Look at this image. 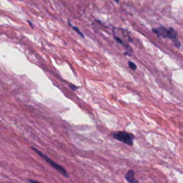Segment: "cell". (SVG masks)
<instances>
[{
	"instance_id": "cell-1",
	"label": "cell",
	"mask_w": 183,
	"mask_h": 183,
	"mask_svg": "<svg viewBox=\"0 0 183 183\" xmlns=\"http://www.w3.org/2000/svg\"><path fill=\"white\" fill-rule=\"evenodd\" d=\"M152 30L153 32L160 37L170 39L177 48H179L181 46V42L178 40L177 33L173 28L169 27V29H167L166 27L162 26L154 28L152 29Z\"/></svg>"
},
{
	"instance_id": "cell-2",
	"label": "cell",
	"mask_w": 183,
	"mask_h": 183,
	"mask_svg": "<svg viewBox=\"0 0 183 183\" xmlns=\"http://www.w3.org/2000/svg\"><path fill=\"white\" fill-rule=\"evenodd\" d=\"M30 148L32 149L33 151H35L39 156H40L41 158H43L44 160L46 161V162L49 164L50 166L53 168L54 169H55L57 172L62 174V175L65 178L70 177L69 173L67 172V170H65L64 168H63L62 166H60L59 164H57L56 162H54V161L52 160L51 158H50L47 155L45 154L44 153L38 150V149L33 147H30Z\"/></svg>"
},
{
	"instance_id": "cell-3",
	"label": "cell",
	"mask_w": 183,
	"mask_h": 183,
	"mask_svg": "<svg viewBox=\"0 0 183 183\" xmlns=\"http://www.w3.org/2000/svg\"><path fill=\"white\" fill-rule=\"evenodd\" d=\"M115 139L120 141L129 146L134 145L135 136L132 134L126 131H114L111 133Z\"/></svg>"
},
{
	"instance_id": "cell-4",
	"label": "cell",
	"mask_w": 183,
	"mask_h": 183,
	"mask_svg": "<svg viewBox=\"0 0 183 183\" xmlns=\"http://www.w3.org/2000/svg\"><path fill=\"white\" fill-rule=\"evenodd\" d=\"M125 179L129 183H139L135 177V172L134 170H129L125 175Z\"/></svg>"
},
{
	"instance_id": "cell-5",
	"label": "cell",
	"mask_w": 183,
	"mask_h": 183,
	"mask_svg": "<svg viewBox=\"0 0 183 183\" xmlns=\"http://www.w3.org/2000/svg\"><path fill=\"white\" fill-rule=\"evenodd\" d=\"M68 23H69V25H70V26L72 27V28L73 29V30H75L78 35H80V36H82V37L84 38V35H83L82 32L80 31V30L79 29V28H78L77 27L75 26H73V25H72L70 21H68Z\"/></svg>"
},
{
	"instance_id": "cell-6",
	"label": "cell",
	"mask_w": 183,
	"mask_h": 183,
	"mask_svg": "<svg viewBox=\"0 0 183 183\" xmlns=\"http://www.w3.org/2000/svg\"><path fill=\"white\" fill-rule=\"evenodd\" d=\"M128 64H129V68H130V69H131L132 70H136V69H137V66H136V65H135L134 63H133L132 62L129 61V62H128Z\"/></svg>"
},
{
	"instance_id": "cell-7",
	"label": "cell",
	"mask_w": 183,
	"mask_h": 183,
	"mask_svg": "<svg viewBox=\"0 0 183 183\" xmlns=\"http://www.w3.org/2000/svg\"><path fill=\"white\" fill-rule=\"evenodd\" d=\"M69 87H70L71 89L73 90V91H76L77 90H78L79 88L78 87H77V86L74 85V84H70V85H69Z\"/></svg>"
},
{
	"instance_id": "cell-8",
	"label": "cell",
	"mask_w": 183,
	"mask_h": 183,
	"mask_svg": "<svg viewBox=\"0 0 183 183\" xmlns=\"http://www.w3.org/2000/svg\"><path fill=\"white\" fill-rule=\"evenodd\" d=\"M27 181H29L30 183H41L40 181H36L33 180V179H27Z\"/></svg>"
},
{
	"instance_id": "cell-9",
	"label": "cell",
	"mask_w": 183,
	"mask_h": 183,
	"mask_svg": "<svg viewBox=\"0 0 183 183\" xmlns=\"http://www.w3.org/2000/svg\"><path fill=\"white\" fill-rule=\"evenodd\" d=\"M27 22H28V23H29V25H30V26L32 28H33V27L34 26H33V23H32V22H31L30 21H29V20L27 21Z\"/></svg>"
},
{
	"instance_id": "cell-10",
	"label": "cell",
	"mask_w": 183,
	"mask_h": 183,
	"mask_svg": "<svg viewBox=\"0 0 183 183\" xmlns=\"http://www.w3.org/2000/svg\"><path fill=\"white\" fill-rule=\"evenodd\" d=\"M114 1L115 2H117V3H118L120 0H114Z\"/></svg>"
}]
</instances>
